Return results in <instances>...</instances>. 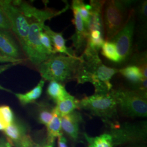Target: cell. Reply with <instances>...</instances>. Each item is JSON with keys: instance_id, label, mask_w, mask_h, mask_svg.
I'll use <instances>...</instances> for the list:
<instances>
[{"instance_id": "cell-1", "label": "cell", "mask_w": 147, "mask_h": 147, "mask_svg": "<svg viewBox=\"0 0 147 147\" xmlns=\"http://www.w3.org/2000/svg\"><path fill=\"white\" fill-rule=\"evenodd\" d=\"M80 65L76 80L78 84L91 83L95 94H105L112 89L111 80L119 69L107 67L102 63L99 53H84L80 56Z\"/></svg>"}, {"instance_id": "cell-2", "label": "cell", "mask_w": 147, "mask_h": 147, "mask_svg": "<svg viewBox=\"0 0 147 147\" xmlns=\"http://www.w3.org/2000/svg\"><path fill=\"white\" fill-rule=\"evenodd\" d=\"M81 62V57H71L60 53L50 56L38 67L42 79L59 83L75 80Z\"/></svg>"}, {"instance_id": "cell-3", "label": "cell", "mask_w": 147, "mask_h": 147, "mask_svg": "<svg viewBox=\"0 0 147 147\" xmlns=\"http://www.w3.org/2000/svg\"><path fill=\"white\" fill-rule=\"evenodd\" d=\"M132 3V1H105L102 13L105 41H110L125 25Z\"/></svg>"}, {"instance_id": "cell-4", "label": "cell", "mask_w": 147, "mask_h": 147, "mask_svg": "<svg viewBox=\"0 0 147 147\" xmlns=\"http://www.w3.org/2000/svg\"><path fill=\"white\" fill-rule=\"evenodd\" d=\"M79 107L99 117L107 126L119 123L117 104L112 90L105 94L85 96L80 100Z\"/></svg>"}, {"instance_id": "cell-5", "label": "cell", "mask_w": 147, "mask_h": 147, "mask_svg": "<svg viewBox=\"0 0 147 147\" xmlns=\"http://www.w3.org/2000/svg\"><path fill=\"white\" fill-rule=\"evenodd\" d=\"M106 132L112 138L113 147L144 144L147 140L146 121L118 123L108 126Z\"/></svg>"}, {"instance_id": "cell-6", "label": "cell", "mask_w": 147, "mask_h": 147, "mask_svg": "<svg viewBox=\"0 0 147 147\" xmlns=\"http://www.w3.org/2000/svg\"><path fill=\"white\" fill-rule=\"evenodd\" d=\"M116 99L118 111L130 118H145L147 116V98L132 89H112Z\"/></svg>"}, {"instance_id": "cell-7", "label": "cell", "mask_w": 147, "mask_h": 147, "mask_svg": "<svg viewBox=\"0 0 147 147\" xmlns=\"http://www.w3.org/2000/svg\"><path fill=\"white\" fill-rule=\"evenodd\" d=\"M0 8L5 14L13 32L24 49L30 30V22L20 9L12 3L11 1L0 0Z\"/></svg>"}, {"instance_id": "cell-8", "label": "cell", "mask_w": 147, "mask_h": 147, "mask_svg": "<svg viewBox=\"0 0 147 147\" xmlns=\"http://www.w3.org/2000/svg\"><path fill=\"white\" fill-rule=\"evenodd\" d=\"M44 25V22L31 20L26 42L23 49L29 61L37 67L50 56L42 47L39 38L40 33L43 30Z\"/></svg>"}, {"instance_id": "cell-9", "label": "cell", "mask_w": 147, "mask_h": 147, "mask_svg": "<svg viewBox=\"0 0 147 147\" xmlns=\"http://www.w3.org/2000/svg\"><path fill=\"white\" fill-rule=\"evenodd\" d=\"M135 27V11L132 9L125 25L110 40L116 46L120 64L126 62L131 56Z\"/></svg>"}, {"instance_id": "cell-10", "label": "cell", "mask_w": 147, "mask_h": 147, "mask_svg": "<svg viewBox=\"0 0 147 147\" xmlns=\"http://www.w3.org/2000/svg\"><path fill=\"white\" fill-rule=\"evenodd\" d=\"M7 141L14 147H34L37 146L28 134L26 126L20 121L14 119L3 131Z\"/></svg>"}, {"instance_id": "cell-11", "label": "cell", "mask_w": 147, "mask_h": 147, "mask_svg": "<svg viewBox=\"0 0 147 147\" xmlns=\"http://www.w3.org/2000/svg\"><path fill=\"white\" fill-rule=\"evenodd\" d=\"M12 3L18 7L24 15L26 17L28 20H34L44 22L50 20L53 17L58 16L68 9V7L59 11H54L50 9H39L30 5L28 3L22 1H11Z\"/></svg>"}, {"instance_id": "cell-12", "label": "cell", "mask_w": 147, "mask_h": 147, "mask_svg": "<svg viewBox=\"0 0 147 147\" xmlns=\"http://www.w3.org/2000/svg\"><path fill=\"white\" fill-rule=\"evenodd\" d=\"M71 8L73 12L74 18L72 22L75 26V31L70 39L76 51L79 53H83L87 45L88 33L84 26L78 8L73 3H72Z\"/></svg>"}, {"instance_id": "cell-13", "label": "cell", "mask_w": 147, "mask_h": 147, "mask_svg": "<svg viewBox=\"0 0 147 147\" xmlns=\"http://www.w3.org/2000/svg\"><path fill=\"white\" fill-rule=\"evenodd\" d=\"M84 121L82 116L78 111L61 117V127L63 132L65 133L74 141L79 138L80 124Z\"/></svg>"}, {"instance_id": "cell-14", "label": "cell", "mask_w": 147, "mask_h": 147, "mask_svg": "<svg viewBox=\"0 0 147 147\" xmlns=\"http://www.w3.org/2000/svg\"><path fill=\"white\" fill-rule=\"evenodd\" d=\"M43 31L50 37L55 53L64 54L71 57H77L75 51L66 46V40L64 38L62 32L58 33L53 31L50 27L44 25Z\"/></svg>"}, {"instance_id": "cell-15", "label": "cell", "mask_w": 147, "mask_h": 147, "mask_svg": "<svg viewBox=\"0 0 147 147\" xmlns=\"http://www.w3.org/2000/svg\"><path fill=\"white\" fill-rule=\"evenodd\" d=\"M105 1L96 0L90 1V20L89 25L87 28V32L88 33L92 31L97 30L104 34L102 13Z\"/></svg>"}, {"instance_id": "cell-16", "label": "cell", "mask_w": 147, "mask_h": 147, "mask_svg": "<svg viewBox=\"0 0 147 147\" xmlns=\"http://www.w3.org/2000/svg\"><path fill=\"white\" fill-rule=\"evenodd\" d=\"M0 53L8 57L21 59L19 58V48L8 31L0 30Z\"/></svg>"}, {"instance_id": "cell-17", "label": "cell", "mask_w": 147, "mask_h": 147, "mask_svg": "<svg viewBox=\"0 0 147 147\" xmlns=\"http://www.w3.org/2000/svg\"><path fill=\"white\" fill-rule=\"evenodd\" d=\"M47 127V144H53L56 138L62 136L63 132L61 127V116L58 113L55 107L53 119Z\"/></svg>"}, {"instance_id": "cell-18", "label": "cell", "mask_w": 147, "mask_h": 147, "mask_svg": "<svg viewBox=\"0 0 147 147\" xmlns=\"http://www.w3.org/2000/svg\"><path fill=\"white\" fill-rule=\"evenodd\" d=\"M45 80L42 79L37 86L26 93H16L15 95L21 105H26L34 102L42 95Z\"/></svg>"}, {"instance_id": "cell-19", "label": "cell", "mask_w": 147, "mask_h": 147, "mask_svg": "<svg viewBox=\"0 0 147 147\" xmlns=\"http://www.w3.org/2000/svg\"><path fill=\"white\" fill-rule=\"evenodd\" d=\"M80 100L70 95L63 100L56 102L55 109L61 117L70 113L76 110H80Z\"/></svg>"}, {"instance_id": "cell-20", "label": "cell", "mask_w": 147, "mask_h": 147, "mask_svg": "<svg viewBox=\"0 0 147 147\" xmlns=\"http://www.w3.org/2000/svg\"><path fill=\"white\" fill-rule=\"evenodd\" d=\"M47 93L50 98L55 103L63 100L70 95L63 84L53 81L50 82L47 87Z\"/></svg>"}, {"instance_id": "cell-21", "label": "cell", "mask_w": 147, "mask_h": 147, "mask_svg": "<svg viewBox=\"0 0 147 147\" xmlns=\"http://www.w3.org/2000/svg\"><path fill=\"white\" fill-rule=\"evenodd\" d=\"M119 73L129 81L132 87L141 82L144 78L140 69L134 65L130 64L124 68L119 69Z\"/></svg>"}, {"instance_id": "cell-22", "label": "cell", "mask_w": 147, "mask_h": 147, "mask_svg": "<svg viewBox=\"0 0 147 147\" xmlns=\"http://www.w3.org/2000/svg\"><path fill=\"white\" fill-rule=\"evenodd\" d=\"M54 109L46 102H40L38 105L37 119L39 123L47 126L53 119Z\"/></svg>"}, {"instance_id": "cell-23", "label": "cell", "mask_w": 147, "mask_h": 147, "mask_svg": "<svg viewBox=\"0 0 147 147\" xmlns=\"http://www.w3.org/2000/svg\"><path fill=\"white\" fill-rule=\"evenodd\" d=\"M84 135L88 144L87 147H113L112 138L106 132L99 136H89L86 133Z\"/></svg>"}, {"instance_id": "cell-24", "label": "cell", "mask_w": 147, "mask_h": 147, "mask_svg": "<svg viewBox=\"0 0 147 147\" xmlns=\"http://www.w3.org/2000/svg\"><path fill=\"white\" fill-rule=\"evenodd\" d=\"M101 53L105 58L112 62L120 64V59L115 45L111 41H105L100 49Z\"/></svg>"}, {"instance_id": "cell-25", "label": "cell", "mask_w": 147, "mask_h": 147, "mask_svg": "<svg viewBox=\"0 0 147 147\" xmlns=\"http://www.w3.org/2000/svg\"><path fill=\"white\" fill-rule=\"evenodd\" d=\"M72 3H73L78 8L82 20L84 22V26L87 31V28L89 25L90 20V5L86 4L83 1L81 0H74L72 1Z\"/></svg>"}, {"instance_id": "cell-26", "label": "cell", "mask_w": 147, "mask_h": 147, "mask_svg": "<svg viewBox=\"0 0 147 147\" xmlns=\"http://www.w3.org/2000/svg\"><path fill=\"white\" fill-rule=\"evenodd\" d=\"M131 65H134L140 69L143 77L147 79V53H141L134 55Z\"/></svg>"}, {"instance_id": "cell-27", "label": "cell", "mask_w": 147, "mask_h": 147, "mask_svg": "<svg viewBox=\"0 0 147 147\" xmlns=\"http://www.w3.org/2000/svg\"><path fill=\"white\" fill-rule=\"evenodd\" d=\"M14 116L11 107L6 105L0 106V121L7 127L14 121Z\"/></svg>"}, {"instance_id": "cell-28", "label": "cell", "mask_w": 147, "mask_h": 147, "mask_svg": "<svg viewBox=\"0 0 147 147\" xmlns=\"http://www.w3.org/2000/svg\"><path fill=\"white\" fill-rule=\"evenodd\" d=\"M39 38L42 47L47 51V54L49 56L55 54L51 39L47 34L45 32L43 31V30L40 33Z\"/></svg>"}, {"instance_id": "cell-29", "label": "cell", "mask_w": 147, "mask_h": 147, "mask_svg": "<svg viewBox=\"0 0 147 147\" xmlns=\"http://www.w3.org/2000/svg\"><path fill=\"white\" fill-rule=\"evenodd\" d=\"M11 30V25L5 14L0 8V30L8 31Z\"/></svg>"}, {"instance_id": "cell-30", "label": "cell", "mask_w": 147, "mask_h": 147, "mask_svg": "<svg viewBox=\"0 0 147 147\" xmlns=\"http://www.w3.org/2000/svg\"><path fill=\"white\" fill-rule=\"evenodd\" d=\"M147 1L141 2L140 5L138 6V16L143 22H144L147 20Z\"/></svg>"}, {"instance_id": "cell-31", "label": "cell", "mask_w": 147, "mask_h": 147, "mask_svg": "<svg viewBox=\"0 0 147 147\" xmlns=\"http://www.w3.org/2000/svg\"><path fill=\"white\" fill-rule=\"evenodd\" d=\"M22 61H23L22 59H16V58L8 57L5 55H3L2 54H0V63L19 64V63H21Z\"/></svg>"}, {"instance_id": "cell-32", "label": "cell", "mask_w": 147, "mask_h": 147, "mask_svg": "<svg viewBox=\"0 0 147 147\" xmlns=\"http://www.w3.org/2000/svg\"><path fill=\"white\" fill-rule=\"evenodd\" d=\"M58 147H68L67 145V141L63 136L58 138Z\"/></svg>"}, {"instance_id": "cell-33", "label": "cell", "mask_w": 147, "mask_h": 147, "mask_svg": "<svg viewBox=\"0 0 147 147\" xmlns=\"http://www.w3.org/2000/svg\"><path fill=\"white\" fill-rule=\"evenodd\" d=\"M16 64H15V63H11V64H5L3 65H0V74L2 73L3 72L5 71L7 69L10 68L12 67L13 66L15 65Z\"/></svg>"}, {"instance_id": "cell-34", "label": "cell", "mask_w": 147, "mask_h": 147, "mask_svg": "<svg viewBox=\"0 0 147 147\" xmlns=\"http://www.w3.org/2000/svg\"><path fill=\"white\" fill-rule=\"evenodd\" d=\"M0 147H12L11 144L3 138H0Z\"/></svg>"}, {"instance_id": "cell-35", "label": "cell", "mask_w": 147, "mask_h": 147, "mask_svg": "<svg viewBox=\"0 0 147 147\" xmlns=\"http://www.w3.org/2000/svg\"><path fill=\"white\" fill-rule=\"evenodd\" d=\"M127 147H147V146L145 145V144H137L128 146Z\"/></svg>"}, {"instance_id": "cell-36", "label": "cell", "mask_w": 147, "mask_h": 147, "mask_svg": "<svg viewBox=\"0 0 147 147\" xmlns=\"http://www.w3.org/2000/svg\"><path fill=\"white\" fill-rule=\"evenodd\" d=\"M6 128L5 126L3 125V124L2 123V121H0V131H4Z\"/></svg>"}, {"instance_id": "cell-37", "label": "cell", "mask_w": 147, "mask_h": 147, "mask_svg": "<svg viewBox=\"0 0 147 147\" xmlns=\"http://www.w3.org/2000/svg\"><path fill=\"white\" fill-rule=\"evenodd\" d=\"M34 147H53V144H46L42 146H35Z\"/></svg>"}, {"instance_id": "cell-38", "label": "cell", "mask_w": 147, "mask_h": 147, "mask_svg": "<svg viewBox=\"0 0 147 147\" xmlns=\"http://www.w3.org/2000/svg\"><path fill=\"white\" fill-rule=\"evenodd\" d=\"M0 90H5L7 92H11V90H9V89H6L5 87H2L1 85H0Z\"/></svg>"}, {"instance_id": "cell-39", "label": "cell", "mask_w": 147, "mask_h": 147, "mask_svg": "<svg viewBox=\"0 0 147 147\" xmlns=\"http://www.w3.org/2000/svg\"><path fill=\"white\" fill-rule=\"evenodd\" d=\"M0 54H1V53H0Z\"/></svg>"}]
</instances>
